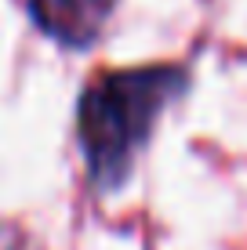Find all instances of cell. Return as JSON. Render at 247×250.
I'll list each match as a JSON object with an SVG mask.
<instances>
[{"mask_svg": "<svg viewBox=\"0 0 247 250\" xmlns=\"http://www.w3.org/2000/svg\"><path fill=\"white\" fill-rule=\"evenodd\" d=\"M29 11L40 29L58 44L84 47L98 37L106 19L113 15V0H29Z\"/></svg>", "mask_w": 247, "mask_h": 250, "instance_id": "obj_2", "label": "cell"}, {"mask_svg": "<svg viewBox=\"0 0 247 250\" xmlns=\"http://www.w3.org/2000/svg\"><path fill=\"white\" fill-rule=\"evenodd\" d=\"M182 87L178 69H124L98 76L80 98V145L102 185H120L160 109Z\"/></svg>", "mask_w": 247, "mask_h": 250, "instance_id": "obj_1", "label": "cell"}]
</instances>
